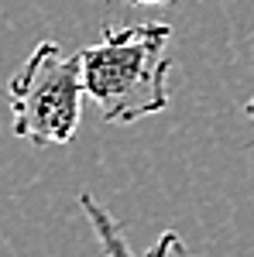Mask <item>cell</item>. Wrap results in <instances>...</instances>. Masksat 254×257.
Segmentation results:
<instances>
[{
	"instance_id": "1",
	"label": "cell",
	"mask_w": 254,
	"mask_h": 257,
	"mask_svg": "<svg viewBox=\"0 0 254 257\" xmlns=\"http://www.w3.org/2000/svg\"><path fill=\"white\" fill-rule=\"evenodd\" d=\"M168 45L172 24L144 21L131 28H103L97 45L82 48V86L107 123H137L168 106Z\"/></svg>"
},
{
	"instance_id": "2",
	"label": "cell",
	"mask_w": 254,
	"mask_h": 257,
	"mask_svg": "<svg viewBox=\"0 0 254 257\" xmlns=\"http://www.w3.org/2000/svg\"><path fill=\"white\" fill-rule=\"evenodd\" d=\"M14 134L35 148H62L82 120V62L65 55L59 41H38L14 79L7 82Z\"/></svg>"
},
{
	"instance_id": "3",
	"label": "cell",
	"mask_w": 254,
	"mask_h": 257,
	"mask_svg": "<svg viewBox=\"0 0 254 257\" xmlns=\"http://www.w3.org/2000/svg\"><path fill=\"white\" fill-rule=\"evenodd\" d=\"M79 206H82V213H86L90 226H93V237H97L103 257H199L182 243V237H179L176 230H161L158 240L144 254H134L131 243H127V233H124V223L93 192H79Z\"/></svg>"
},
{
	"instance_id": "4",
	"label": "cell",
	"mask_w": 254,
	"mask_h": 257,
	"mask_svg": "<svg viewBox=\"0 0 254 257\" xmlns=\"http://www.w3.org/2000/svg\"><path fill=\"white\" fill-rule=\"evenodd\" d=\"M127 4H144V7H165V4H172V0H127Z\"/></svg>"
},
{
	"instance_id": "5",
	"label": "cell",
	"mask_w": 254,
	"mask_h": 257,
	"mask_svg": "<svg viewBox=\"0 0 254 257\" xmlns=\"http://www.w3.org/2000/svg\"><path fill=\"white\" fill-rule=\"evenodd\" d=\"M244 113H247V117H251V120H254V96H251V99H247V103H244Z\"/></svg>"
}]
</instances>
